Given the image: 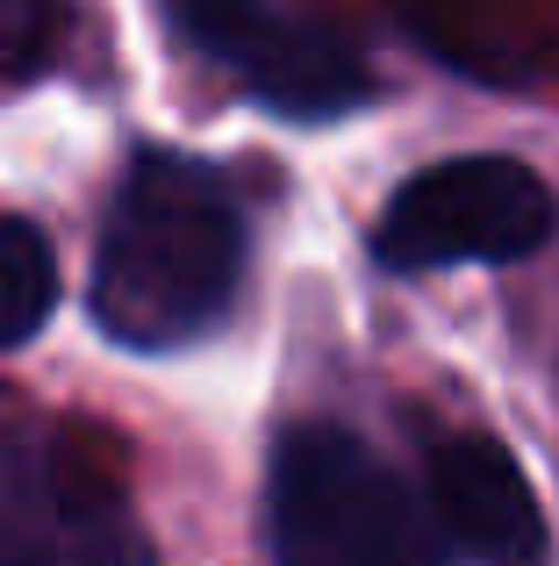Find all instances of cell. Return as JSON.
<instances>
[{
	"instance_id": "6da1fadb",
	"label": "cell",
	"mask_w": 559,
	"mask_h": 566,
	"mask_svg": "<svg viewBox=\"0 0 559 566\" xmlns=\"http://www.w3.org/2000/svg\"><path fill=\"white\" fill-rule=\"evenodd\" d=\"M252 265L244 201L209 158L137 151L94 244V323L123 352H187L230 323Z\"/></svg>"
},
{
	"instance_id": "7a4b0ae2",
	"label": "cell",
	"mask_w": 559,
	"mask_h": 566,
	"mask_svg": "<svg viewBox=\"0 0 559 566\" xmlns=\"http://www.w3.org/2000/svg\"><path fill=\"white\" fill-rule=\"evenodd\" d=\"M266 545L287 566H423L437 559L423 502L345 423L280 430L266 467Z\"/></svg>"
},
{
	"instance_id": "3957f363",
	"label": "cell",
	"mask_w": 559,
	"mask_h": 566,
	"mask_svg": "<svg viewBox=\"0 0 559 566\" xmlns=\"http://www.w3.org/2000/svg\"><path fill=\"white\" fill-rule=\"evenodd\" d=\"M559 201L524 158L460 151L409 172L373 222V259L388 273H445V265H517L546 251Z\"/></svg>"
},
{
	"instance_id": "277c9868",
	"label": "cell",
	"mask_w": 559,
	"mask_h": 566,
	"mask_svg": "<svg viewBox=\"0 0 559 566\" xmlns=\"http://www.w3.org/2000/svg\"><path fill=\"white\" fill-rule=\"evenodd\" d=\"M166 22L223 72L238 94L287 123H337L373 94L359 43L294 0H166Z\"/></svg>"
},
{
	"instance_id": "5b68a950",
	"label": "cell",
	"mask_w": 559,
	"mask_h": 566,
	"mask_svg": "<svg viewBox=\"0 0 559 566\" xmlns=\"http://www.w3.org/2000/svg\"><path fill=\"white\" fill-rule=\"evenodd\" d=\"M151 538L101 452L80 438L0 444V566H137Z\"/></svg>"
},
{
	"instance_id": "8992f818",
	"label": "cell",
	"mask_w": 559,
	"mask_h": 566,
	"mask_svg": "<svg viewBox=\"0 0 559 566\" xmlns=\"http://www.w3.org/2000/svg\"><path fill=\"white\" fill-rule=\"evenodd\" d=\"M423 524L437 559L517 566L546 553V516L531 502L524 467L481 430H445L423 444Z\"/></svg>"
},
{
	"instance_id": "52a82bcc",
	"label": "cell",
	"mask_w": 559,
	"mask_h": 566,
	"mask_svg": "<svg viewBox=\"0 0 559 566\" xmlns=\"http://www.w3.org/2000/svg\"><path fill=\"white\" fill-rule=\"evenodd\" d=\"M57 308V259L36 222L0 216V352L29 345Z\"/></svg>"
},
{
	"instance_id": "ba28073f",
	"label": "cell",
	"mask_w": 559,
	"mask_h": 566,
	"mask_svg": "<svg viewBox=\"0 0 559 566\" xmlns=\"http://www.w3.org/2000/svg\"><path fill=\"white\" fill-rule=\"evenodd\" d=\"M72 29V0H0V72L29 80L65 51Z\"/></svg>"
}]
</instances>
